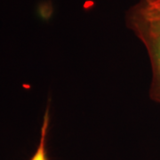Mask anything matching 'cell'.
Here are the masks:
<instances>
[{
  "label": "cell",
  "mask_w": 160,
  "mask_h": 160,
  "mask_svg": "<svg viewBox=\"0 0 160 160\" xmlns=\"http://www.w3.org/2000/svg\"><path fill=\"white\" fill-rule=\"evenodd\" d=\"M126 22L148 52L152 72L149 97L160 104V17L150 15L138 2L126 12Z\"/></svg>",
  "instance_id": "cell-1"
},
{
  "label": "cell",
  "mask_w": 160,
  "mask_h": 160,
  "mask_svg": "<svg viewBox=\"0 0 160 160\" xmlns=\"http://www.w3.org/2000/svg\"><path fill=\"white\" fill-rule=\"evenodd\" d=\"M50 120L51 118H50L49 107H47L44 115V118H43L41 131H40L39 143L30 160H49L47 157V151H46V139H47V133H48V129L50 126Z\"/></svg>",
  "instance_id": "cell-2"
},
{
  "label": "cell",
  "mask_w": 160,
  "mask_h": 160,
  "mask_svg": "<svg viewBox=\"0 0 160 160\" xmlns=\"http://www.w3.org/2000/svg\"><path fill=\"white\" fill-rule=\"evenodd\" d=\"M139 2L150 15L160 17V0H140Z\"/></svg>",
  "instance_id": "cell-3"
}]
</instances>
